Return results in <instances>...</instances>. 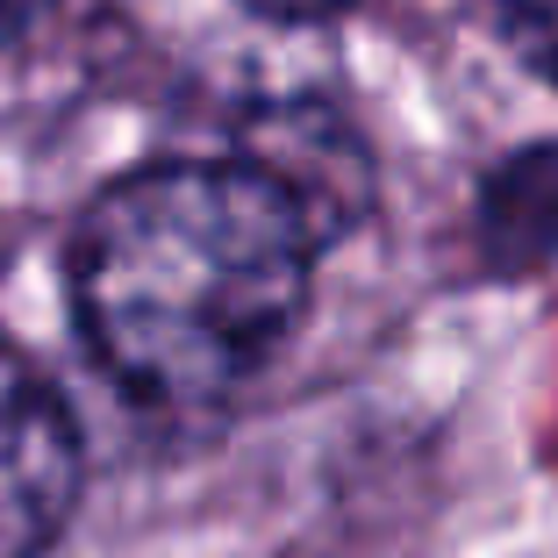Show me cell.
Masks as SVG:
<instances>
[{
	"instance_id": "obj_1",
	"label": "cell",
	"mask_w": 558,
	"mask_h": 558,
	"mask_svg": "<svg viewBox=\"0 0 558 558\" xmlns=\"http://www.w3.org/2000/svg\"><path fill=\"white\" fill-rule=\"evenodd\" d=\"M323 244L308 201L265 165H150L86 208L72 308L136 401H215L294 337Z\"/></svg>"
},
{
	"instance_id": "obj_2",
	"label": "cell",
	"mask_w": 558,
	"mask_h": 558,
	"mask_svg": "<svg viewBox=\"0 0 558 558\" xmlns=\"http://www.w3.org/2000/svg\"><path fill=\"white\" fill-rule=\"evenodd\" d=\"M80 501V423L22 351L0 344V558L58 544Z\"/></svg>"
},
{
	"instance_id": "obj_3",
	"label": "cell",
	"mask_w": 558,
	"mask_h": 558,
	"mask_svg": "<svg viewBox=\"0 0 558 558\" xmlns=\"http://www.w3.org/2000/svg\"><path fill=\"white\" fill-rule=\"evenodd\" d=\"M487 236L501 258H551L558 251V144L515 158L487 194Z\"/></svg>"
},
{
	"instance_id": "obj_4",
	"label": "cell",
	"mask_w": 558,
	"mask_h": 558,
	"mask_svg": "<svg viewBox=\"0 0 558 558\" xmlns=\"http://www.w3.org/2000/svg\"><path fill=\"white\" fill-rule=\"evenodd\" d=\"M501 29L544 80H558V0H501Z\"/></svg>"
},
{
	"instance_id": "obj_5",
	"label": "cell",
	"mask_w": 558,
	"mask_h": 558,
	"mask_svg": "<svg viewBox=\"0 0 558 558\" xmlns=\"http://www.w3.org/2000/svg\"><path fill=\"white\" fill-rule=\"evenodd\" d=\"M251 8H265V15H279V22H323V15L359 8V0H251Z\"/></svg>"
},
{
	"instance_id": "obj_6",
	"label": "cell",
	"mask_w": 558,
	"mask_h": 558,
	"mask_svg": "<svg viewBox=\"0 0 558 558\" xmlns=\"http://www.w3.org/2000/svg\"><path fill=\"white\" fill-rule=\"evenodd\" d=\"M44 8H50V0H0V44H15V36L44 15Z\"/></svg>"
}]
</instances>
